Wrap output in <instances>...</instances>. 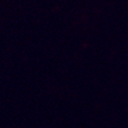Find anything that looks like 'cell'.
Segmentation results:
<instances>
[]
</instances>
